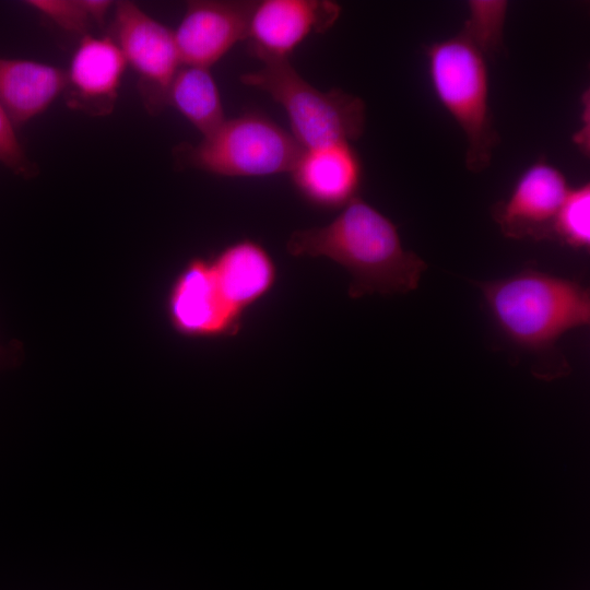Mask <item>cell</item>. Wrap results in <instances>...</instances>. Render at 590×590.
<instances>
[{
	"instance_id": "obj_1",
	"label": "cell",
	"mask_w": 590,
	"mask_h": 590,
	"mask_svg": "<svg viewBox=\"0 0 590 590\" xmlns=\"http://www.w3.org/2000/svg\"><path fill=\"white\" fill-rule=\"evenodd\" d=\"M293 257L327 258L351 275L347 294H406L417 288L426 262L406 250L396 224L356 197L328 224L293 232L286 241Z\"/></svg>"
},
{
	"instance_id": "obj_2",
	"label": "cell",
	"mask_w": 590,
	"mask_h": 590,
	"mask_svg": "<svg viewBox=\"0 0 590 590\" xmlns=\"http://www.w3.org/2000/svg\"><path fill=\"white\" fill-rule=\"evenodd\" d=\"M492 317L515 344L542 352L567 331L590 322V292L577 281L526 269L480 282Z\"/></svg>"
},
{
	"instance_id": "obj_3",
	"label": "cell",
	"mask_w": 590,
	"mask_h": 590,
	"mask_svg": "<svg viewBox=\"0 0 590 590\" xmlns=\"http://www.w3.org/2000/svg\"><path fill=\"white\" fill-rule=\"evenodd\" d=\"M424 54L434 94L465 137V167L481 173L499 143L489 105L487 57L461 33L430 43Z\"/></svg>"
},
{
	"instance_id": "obj_4",
	"label": "cell",
	"mask_w": 590,
	"mask_h": 590,
	"mask_svg": "<svg viewBox=\"0 0 590 590\" xmlns=\"http://www.w3.org/2000/svg\"><path fill=\"white\" fill-rule=\"evenodd\" d=\"M240 76L243 84L268 93L285 110L291 134L304 150L355 141L365 129L363 99L339 88L320 91L304 80L288 59L269 60Z\"/></svg>"
},
{
	"instance_id": "obj_5",
	"label": "cell",
	"mask_w": 590,
	"mask_h": 590,
	"mask_svg": "<svg viewBox=\"0 0 590 590\" xmlns=\"http://www.w3.org/2000/svg\"><path fill=\"white\" fill-rule=\"evenodd\" d=\"M304 149L271 119L247 113L223 125L198 144H180L176 161L227 177H263L293 169Z\"/></svg>"
},
{
	"instance_id": "obj_6",
	"label": "cell",
	"mask_w": 590,
	"mask_h": 590,
	"mask_svg": "<svg viewBox=\"0 0 590 590\" xmlns=\"http://www.w3.org/2000/svg\"><path fill=\"white\" fill-rule=\"evenodd\" d=\"M114 13L113 38L138 74L146 110L156 115L168 106L169 86L181 67L174 32L130 1L117 2Z\"/></svg>"
},
{
	"instance_id": "obj_7",
	"label": "cell",
	"mask_w": 590,
	"mask_h": 590,
	"mask_svg": "<svg viewBox=\"0 0 590 590\" xmlns=\"http://www.w3.org/2000/svg\"><path fill=\"white\" fill-rule=\"evenodd\" d=\"M173 329L181 335L217 339L236 335L243 316L222 295L210 258L190 259L174 279L166 299Z\"/></svg>"
},
{
	"instance_id": "obj_8",
	"label": "cell",
	"mask_w": 590,
	"mask_h": 590,
	"mask_svg": "<svg viewBox=\"0 0 590 590\" xmlns=\"http://www.w3.org/2000/svg\"><path fill=\"white\" fill-rule=\"evenodd\" d=\"M569 189L562 170L541 158L521 173L506 200L493 205L492 216L508 238H550Z\"/></svg>"
},
{
	"instance_id": "obj_9",
	"label": "cell",
	"mask_w": 590,
	"mask_h": 590,
	"mask_svg": "<svg viewBox=\"0 0 590 590\" xmlns=\"http://www.w3.org/2000/svg\"><path fill=\"white\" fill-rule=\"evenodd\" d=\"M341 7L327 0H264L256 2L247 36L249 49L262 62L288 59L310 34L331 28Z\"/></svg>"
},
{
	"instance_id": "obj_10",
	"label": "cell",
	"mask_w": 590,
	"mask_h": 590,
	"mask_svg": "<svg viewBox=\"0 0 590 590\" xmlns=\"http://www.w3.org/2000/svg\"><path fill=\"white\" fill-rule=\"evenodd\" d=\"M256 1H190L174 31L181 66L210 69L246 39Z\"/></svg>"
},
{
	"instance_id": "obj_11",
	"label": "cell",
	"mask_w": 590,
	"mask_h": 590,
	"mask_svg": "<svg viewBox=\"0 0 590 590\" xmlns=\"http://www.w3.org/2000/svg\"><path fill=\"white\" fill-rule=\"evenodd\" d=\"M125 57L110 36L84 35L67 71V104L91 116L110 114L126 70Z\"/></svg>"
},
{
	"instance_id": "obj_12",
	"label": "cell",
	"mask_w": 590,
	"mask_h": 590,
	"mask_svg": "<svg viewBox=\"0 0 590 590\" xmlns=\"http://www.w3.org/2000/svg\"><path fill=\"white\" fill-rule=\"evenodd\" d=\"M291 174L295 188L310 204L342 209L358 197L362 164L351 143L339 142L304 150Z\"/></svg>"
},
{
	"instance_id": "obj_13",
	"label": "cell",
	"mask_w": 590,
	"mask_h": 590,
	"mask_svg": "<svg viewBox=\"0 0 590 590\" xmlns=\"http://www.w3.org/2000/svg\"><path fill=\"white\" fill-rule=\"evenodd\" d=\"M210 260L222 295L241 316L267 296L276 283L278 270L273 258L253 239L229 244Z\"/></svg>"
},
{
	"instance_id": "obj_14",
	"label": "cell",
	"mask_w": 590,
	"mask_h": 590,
	"mask_svg": "<svg viewBox=\"0 0 590 590\" xmlns=\"http://www.w3.org/2000/svg\"><path fill=\"white\" fill-rule=\"evenodd\" d=\"M66 87L67 71L61 68L0 57V104L14 126L44 113Z\"/></svg>"
},
{
	"instance_id": "obj_15",
	"label": "cell",
	"mask_w": 590,
	"mask_h": 590,
	"mask_svg": "<svg viewBox=\"0 0 590 590\" xmlns=\"http://www.w3.org/2000/svg\"><path fill=\"white\" fill-rule=\"evenodd\" d=\"M167 105L191 122L203 138L226 120L217 84L206 68L181 66L169 86Z\"/></svg>"
},
{
	"instance_id": "obj_16",
	"label": "cell",
	"mask_w": 590,
	"mask_h": 590,
	"mask_svg": "<svg viewBox=\"0 0 590 590\" xmlns=\"http://www.w3.org/2000/svg\"><path fill=\"white\" fill-rule=\"evenodd\" d=\"M508 3L500 0L468 2V19L460 32L486 57L503 48V33Z\"/></svg>"
},
{
	"instance_id": "obj_17",
	"label": "cell",
	"mask_w": 590,
	"mask_h": 590,
	"mask_svg": "<svg viewBox=\"0 0 590 590\" xmlns=\"http://www.w3.org/2000/svg\"><path fill=\"white\" fill-rule=\"evenodd\" d=\"M553 236L574 249L590 246V185L570 187L556 215Z\"/></svg>"
},
{
	"instance_id": "obj_18",
	"label": "cell",
	"mask_w": 590,
	"mask_h": 590,
	"mask_svg": "<svg viewBox=\"0 0 590 590\" xmlns=\"http://www.w3.org/2000/svg\"><path fill=\"white\" fill-rule=\"evenodd\" d=\"M26 3L67 32L84 36L93 23L83 0H31Z\"/></svg>"
},
{
	"instance_id": "obj_19",
	"label": "cell",
	"mask_w": 590,
	"mask_h": 590,
	"mask_svg": "<svg viewBox=\"0 0 590 590\" xmlns=\"http://www.w3.org/2000/svg\"><path fill=\"white\" fill-rule=\"evenodd\" d=\"M0 162L19 176L31 178L37 173L36 165L27 157L16 133L15 126L0 104Z\"/></svg>"
},
{
	"instance_id": "obj_20",
	"label": "cell",
	"mask_w": 590,
	"mask_h": 590,
	"mask_svg": "<svg viewBox=\"0 0 590 590\" xmlns=\"http://www.w3.org/2000/svg\"><path fill=\"white\" fill-rule=\"evenodd\" d=\"M83 4L93 22L98 24H103L106 14L111 7V2L106 0H83Z\"/></svg>"
},
{
	"instance_id": "obj_21",
	"label": "cell",
	"mask_w": 590,
	"mask_h": 590,
	"mask_svg": "<svg viewBox=\"0 0 590 590\" xmlns=\"http://www.w3.org/2000/svg\"><path fill=\"white\" fill-rule=\"evenodd\" d=\"M583 106L582 128L575 133L574 138L576 144L586 154L589 152V125H586V121L589 120V102L586 107V98Z\"/></svg>"
},
{
	"instance_id": "obj_22",
	"label": "cell",
	"mask_w": 590,
	"mask_h": 590,
	"mask_svg": "<svg viewBox=\"0 0 590 590\" xmlns=\"http://www.w3.org/2000/svg\"><path fill=\"white\" fill-rule=\"evenodd\" d=\"M2 355H3V350H2V347H1V345H0V364H1V358H2L1 356H2Z\"/></svg>"
}]
</instances>
